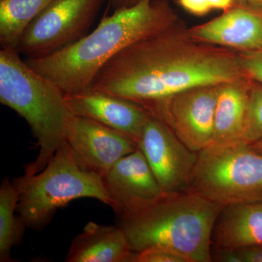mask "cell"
<instances>
[{"label":"cell","mask_w":262,"mask_h":262,"mask_svg":"<svg viewBox=\"0 0 262 262\" xmlns=\"http://www.w3.org/2000/svg\"><path fill=\"white\" fill-rule=\"evenodd\" d=\"M244 76L238 52L198 42L177 22L117 53L98 72L91 89L146 107L192 88Z\"/></svg>","instance_id":"obj_1"},{"label":"cell","mask_w":262,"mask_h":262,"mask_svg":"<svg viewBox=\"0 0 262 262\" xmlns=\"http://www.w3.org/2000/svg\"><path fill=\"white\" fill-rule=\"evenodd\" d=\"M179 22L168 0H141L115 10L78 41L40 58H27L31 67L65 94L91 89L95 77L114 56L127 46Z\"/></svg>","instance_id":"obj_2"},{"label":"cell","mask_w":262,"mask_h":262,"mask_svg":"<svg viewBox=\"0 0 262 262\" xmlns=\"http://www.w3.org/2000/svg\"><path fill=\"white\" fill-rule=\"evenodd\" d=\"M223 206L191 192L166 194L144 211L119 216L133 252L161 248L187 262H211L212 234Z\"/></svg>","instance_id":"obj_3"},{"label":"cell","mask_w":262,"mask_h":262,"mask_svg":"<svg viewBox=\"0 0 262 262\" xmlns=\"http://www.w3.org/2000/svg\"><path fill=\"white\" fill-rule=\"evenodd\" d=\"M0 102L23 117L37 140V159L26 166L24 174L42 171L64 144L67 123L73 116L64 93L33 70L16 49L2 48Z\"/></svg>","instance_id":"obj_4"},{"label":"cell","mask_w":262,"mask_h":262,"mask_svg":"<svg viewBox=\"0 0 262 262\" xmlns=\"http://www.w3.org/2000/svg\"><path fill=\"white\" fill-rule=\"evenodd\" d=\"M19 194L16 212L27 228L42 230L59 208L79 198L110 206L102 177L80 165L64 143L42 171L14 179Z\"/></svg>","instance_id":"obj_5"},{"label":"cell","mask_w":262,"mask_h":262,"mask_svg":"<svg viewBox=\"0 0 262 262\" xmlns=\"http://www.w3.org/2000/svg\"><path fill=\"white\" fill-rule=\"evenodd\" d=\"M225 207L262 201V153L243 141L198 152L189 191Z\"/></svg>","instance_id":"obj_6"},{"label":"cell","mask_w":262,"mask_h":262,"mask_svg":"<svg viewBox=\"0 0 262 262\" xmlns=\"http://www.w3.org/2000/svg\"><path fill=\"white\" fill-rule=\"evenodd\" d=\"M104 0H53L24 31L17 51L40 58L73 44L87 34Z\"/></svg>","instance_id":"obj_7"},{"label":"cell","mask_w":262,"mask_h":262,"mask_svg":"<svg viewBox=\"0 0 262 262\" xmlns=\"http://www.w3.org/2000/svg\"><path fill=\"white\" fill-rule=\"evenodd\" d=\"M220 84L192 88L144 108L165 122L184 145L199 152L213 141Z\"/></svg>","instance_id":"obj_8"},{"label":"cell","mask_w":262,"mask_h":262,"mask_svg":"<svg viewBox=\"0 0 262 262\" xmlns=\"http://www.w3.org/2000/svg\"><path fill=\"white\" fill-rule=\"evenodd\" d=\"M138 146L165 194L189 191L198 152L184 145L165 122L150 113Z\"/></svg>","instance_id":"obj_9"},{"label":"cell","mask_w":262,"mask_h":262,"mask_svg":"<svg viewBox=\"0 0 262 262\" xmlns=\"http://www.w3.org/2000/svg\"><path fill=\"white\" fill-rule=\"evenodd\" d=\"M65 143L82 168L101 177L139 148L134 139L120 131L75 115L67 123Z\"/></svg>","instance_id":"obj_10"},{"label":"cell","mask_w":262,"mask_h":262,"mask_svg":"<svg viewBox=\"0 0 262 262\" xmlns=\"http://www.w3.org/2000/svg\"><path fill=\"white\" fill-rule=\"evenodd\" d=\"M102 179L110 206L119 216L144 211L166 195L139 148L118 160Z\"/></svg>","instance_id":"obj_11"},{"label":"cell","mask_w":262,"mask_h":262,"mask_svg":"<svg viewBox=\"0 0 262 262\" xmlns=\"http://www.w3.org/2000/svg\"><path fill=\"white\" fill-rule=\"evenodd\" d=\"M65 98L72 115L91 119L120 131L137 144L150 115L139 103L96 90L65 94Z\"/></svg>","instance_id":"obj_12"},{"label":"cell","mask_w":262,"mask_h":262,"mask_svg":"<svg viewBox=\"0 0 262 262\" xmlns=\"http://www.w3.org/2000/svg\"><path fill=\"white\" fill-rule=\"evenodd\" d=\"M190 37L200 42L237 52L262 50V13L236 5L220 16L188 29Z\"/></svg>","instance_id":"obj_13"},{"label":"cell","mask_w":262,"mask_h":262,"mask_svg":"<svg viewBox=\"0 0 262 262\" xmlns=\"http://www.w3.org/2000/svg\"><path fill=\"white\" fill-rule=\"evenodd\" d=\"M125 232L118 226L90 222L72 241L67 262H135Z\"/></svg>","instance_id":"obj_14"},{"label":"cell","mask_w":262,"mask_h":262,"mask_svg":"<svg viewBox=\"0 0 262 262\" xmlns=\"http://www.w3.org/2000/svg\"><path fill=\"white\" fill-rule=\"evenodd\" d=\"M262 245V201L223 207L215 221L212 246L238 248Z\"/></svg>","instance_id":"obj_15"},{"label":"cell","mask_w":262,"mask_h":262,"mask_svg":"<svg viewBox=\"0 0 262 262\" xmlns=\"http://www.w3.org/2000/svg\"><path fill=\"white\" fill-rule=\"evenodd\" d=\"M252 80L248 76L221 84L215 104L211 144L242 141Z\"/></svg>","instance_id":"obj_16"},{"label":"cell","mask_w":262,"mask_h":262,"mask_svg":"<svg viewBox=\"0 0 262 262\" xmlns=\"http://www.w3.org/2000/svg\"><path fill=\"white\" fill-rule=\"evenodd\" d=\"M53 0H0V44L17 49L31 22Z\"/></svg>","instance_id":"obj_17"},{"label":"cell","mask_w":262,"mask_h":262,"mask_svg":"<svg viewBox=\"0 0 262 262\" xmlns=\"http://www.w3.org/2000/svg\"><path fill=\"white\" fill-rule=\"evenodd\" d=\"M19 194L8 179L0 187V261H14L10 256L12 249L21 241L27 228L20 215H15Z\"/></svg>","instance_id":"obj_18"},{"label":"cell","mask_w":262,"mask_h":262,"mask_svg":"<svg viewBox=\"0 0 262 262\" xmlns=\"http://www.w3.org/2000/svg\"><path fill=\"white\" fill-rule=\"evenodd\" d=\"M242 141L249 145L262 141V84L253 80Z\"/></svg>","instance_id":"obj_19"},{"label":"cell","mask_w":262,"mask_h":262,"mask_svg":"<svg viewBox=\"0 0 262 262\" xmlns=\"http://www.w3.org/2000/svg\"><path fill=\"white\" fill-rule=\"evenodd\" d=\"M177 2L188 13L198 16L208 14L212 10L226 11L237 5V0H177Z\"/></svg>","instance_id":"obj_20"},{"label":"cell","mask_w":262,"mask_h":262,"mask_svg":"<svg viewBox=\"0 0 262 262\" xmlns=\"http://www.w3.org/2000/svg\"><path fill=\"white\" fill-rule=\"evenodd\" d=\"M238 53L241 67L246 75L262 84V50Z\"/></svg>","instance_id":"obj_21"},{"label":"cell","mask_w":262,"mask_h":262,"mask_svg":"<svg viewBox=\"0 0 262 262\" xmlns=\"http://www.w3.org/2000/svg\"><path fill=\"white\" fill-rule=\"evenodd\" d=\"M135 262H187L182 256L171 250L151 248L136 253Z\"/></svg>","instance_id":"obj_22"},{"label":"cell","mask_w":262,"mask_h":262,"mask_svg":"<svg viewBox=\"0 0 262 262\" xmlns=\"http://www.w3.org/2000/svg\"><path fill=\"white\" fill-rule=\"evenodd\" d=\"M212 261L241 262L237 250L212 246Z\"/></svg>","instance_id":"obj_23"},{"label":"cell","mask_w":262,"mask_h":262,"mask_svg":"<svg viewBox=\"0 0 262 262\" xmlns=\"http://www.w3.org/2000/svg\"><path fill=\"white\" fill-rule=\"evenodd\" d=\"M236 250L241 262H262V245L248 246Z\"/></svg>","instance_id":"obj_24"},{"label":"cell","mask_w":262,"mask_h":262,"mask_svg":"<svg viewBox=\"0 0 262 262\" xmlns=\"http://www.w3.org/2000/svg\"><path fill=\"white\" fill-rule=\"evenodd\" d=\"M141 1V0H108V3L115 10L134 6Z\"/></svg>","instance_id":"obj_25"},{"label":"cell","mask_w":262,"mask_h":262,"mask_svg":"<svg viewBox=\"0 0 262 262\" xmlns=\"http://www.w3.org/2000/svg\"><path fill=\"white\" fill-rule=\"evenodd\" d=\"M237 5H244L262 13V0H237Z\"/></svg>","instance_id":"obj_26"},{"label":"cell","mask_w":262,"mask_h":262,"mask_svg":"<svg viewBox=\"0 0 262 262\" xmlns=\"http://www.w3.org/2000/svg\"><path fill=\"white\" fill-rule=\"evenodd\" d=\"M250 146H251L253 149L258 151V152L262 153V141L254 143V144H251Z\"/></svg>","instance_id":"obj_27"}]
</instances>
